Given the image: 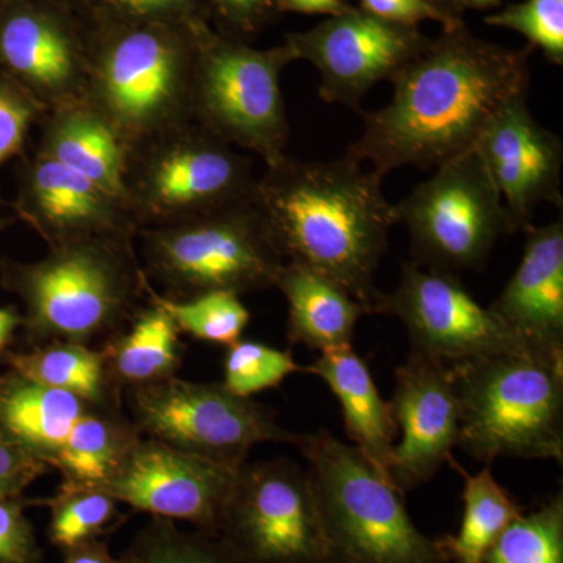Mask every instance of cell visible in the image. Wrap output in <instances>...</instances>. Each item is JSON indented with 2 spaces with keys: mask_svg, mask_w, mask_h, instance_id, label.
Masks as SVG:
<instances>
[{
  "mask_svg": "<svg viewBox=\"0 0 563 563\" xmlns=\"http://www.w3.org/2000/svg\"><path fill=\"white\" fill-rule=\"evenodd\" d=\"M383 180L350 155L329 162L285 157L255 181L252 195L285 261L339 282L368 314L383 295L374 276L398 224Z\"/></svg>",
  "mask_w": 563,
  "mask_h": 563,
  "instance_id": "7a4b0ae2",
  "label": "cell"
},
{
  "mask_svg": "<svg viewBox=\"0 0 563 563\" xmlns=\"http://www.w3.org/2000/svg\"><path fill=\"white\" fill-rule=\"evenodd\" d=\"M292 444L309 463L331 563H450L357 448L328 431L296 433Z\"/></svg>",
  "mask_w": 563,
  "mask_h": 563,
  "instance_id": "8992f818",
  "label": "cell"
},
{
  "mask_svg": "<svg viewBox=\"0 0 563 563\" xmlns=\"http://www.w3.org/2000/svg\"><path fill=\"white\" fill-rule=\"evenodd\" d=\"M29 202L51 246L95 236L128 239L122 203L46 155H41L29 177Z\"/></svg>",
  "mask_w": 563,
  "mask_h": 563,
  "instance_id": "ffe728a7",
  "label": "cell"
},
{
  "mask_svg": "<svg viewBox=\"0 0 563 563\" xmlns=\"http://www.w3.org/2000/svg\"><path fill=\"white\" fill-rule=\"evenodd\" d=\"M433 2L442 7L443 10H446L448 13L453 14V16L462 18L463 9L459 0H433Z\"/></svg>",
  "mask_w": 563,
  "mask_h": 563,
  "instance_id": "ee69618b",
  "label": "cell"
},
{
  "mask_svg": "<svg viewBox=\"0 0 563 563\" xmlns=\"http://www.w3.org/2000/svg\"><path fill=\"white\" fill-rule=\"evenodd\" d=\"M296 62L288 44L255 49L229 38L209 22L198 27L192 114L214 136L261 155L266 165L284 161L288 121L282 70Z\"/></svg>",
  "mask_w": 563,
  "mask_h": 563,
  "instance_id": "ba28073f",
  "label": "cell"
},
{
  "mask_svg": "<svg viewBox=\"0 0 563 563\" xmlns=\"http://www.w3.org/2000/svg\"><path fill=\"white\" fill-rule=\"evenodd\" d=\"M101 351L114 383L128 390L176 376L184 346L176 322L151 302L132 318L128 332L114 333Z\"/></svg>",
  "mask_w": 563,
  "mask_h": 563,
  "instance_id": "484cf974",
  "label": "cell"
},
{
  "mask_svg": "<svg viewBox=\"0 0 563 563\" xmlns=\"http://www.w3.org/2000/svg\"><path fill=\"white\" fill-rule=\"evenodd\" d=\"M255 181L251 162L231 144L203 128L181 129V135L166 136L147 155L135 199L150 217L176 222L247 201Z\"/></svg>",
  "mask_w": 563,
  "mask_h": 563,
  "instance_id": "9a60e30c",
  "label": "cell"
},
{
  "mask_svg": "<svg viewBox=\"0 0 563 563\" xmlns=\"http://www.w3.org/2000/svg\"><path fill=\"white\" fill-rule=\"evenodd\" d=\"M76 14L102 22L207 21L201 0H79Z\"/></svg>",
  "mask_w": 563,
  "mask_h": 563,
  "instance_id": "836d02e7",
  "label": "cell"
},
{
  "mask_svg": "<svg viewBox=\"0 0 563 563\" xmlns=\"http://www.w3.org/2000/svg\"><path fill=\"white\" fill-rule=\"evenodd\" d=\"M431 36L420 27L396 24L355 7L306 32L287 33L296 60L312 63L321 81L318 95L328 103L361 111L366 92L393 77L426 49Z\"/></svg>",
  "mask_w": 563,
  "mask_h": 563,
  "instance_id": "4fadbf2b",
  "label": "cell"
},
{
  "mask_svg": "<svg viewBox=\"0 0 563 563\" xmlns=\"http://www.w3.org/2000/svg\"><path fill=\"white\" fill-rule=\"evenodd\" d=\"M0 361L35 383L73 393L103 409H121L122 388L111 377L102 351L88 344L49 342L25 351L7 350Z\"/></svg>",
  "mask_w": 563,
  "mask_h": 563,
  "instance_id": "d4e9b609",
  "label": "cell"
},
{
  "mask_svg": "<svg viewBox=\"0 0 563 563\" xmlns=\"http://www.w3.org/2000/svg\"><path fill=\"white\" fill-rule=\"evenodd\" d=\"M306 372L290 351L277 350L261 342L239 340L228 346L224 357L225 390L239 398L279 387L292 373Z\"/></svg>",
  "mask_w": 563,
  "mask_h": 563,
  "instance_id": "1f68e13d",
  "label": "cell"
},
{
  "mask_svg": "<svg viewBox=\"0 0 563 563\" xmlns=\"http://www.w3.org/2000/svg\"><path fill=\"white\" fill-rule=\"evenodd\" d=\"M49 466L25 453L0 431V498H16Z\"/></svg>",
  "mask_w": 563,
  "mask_h": 563,
  "instance_id": "f35d334b",
  "label": "cell"
},
{
  "mask_svg": "<svg viewBox=\"0 0 563 563\" xmlns=\"http://www.w3.org/2000/svg\"><path fill=\"white\" fill-rule=\"evenodd\" d=\"M390 404L401 431L391 451L390 476L404 495L428 483L459 444L461 410L450 365L410 351L396 369Z\"/></svg>",
  "mask_w": 563,
  "mask_h": 563,
  "instance_id": "e0dca14e",
  "label": "cell"
},
{
  "mask_svg": "<svg viewBox=\"0 0 563 563\" xmlns=\"http://www.w3.org/2000/svg\"><path fill=\"white\" fill-rule=\"evenodd\" d=\"M288 303V342L313 351L350 346L363 314H368L339 282L299 262L282 266L276 285Z\"/></svg>",
  "mask_w": 563,
  "mask_h": 563,
  "instance_id": "603a6c76",
  "label": "cell"
},
{
  "mask_svg": "<svg viewBox=\"0 0 563 563\" xmlns=\"http://www.w3.org/2000/svg\"><path fill=\"white\" fill-rule=\"evenodd\" d=\"M118 563H240L220 537L184 531L176 521L152 517Z\"/></svg>",
  "mask_w": 563,
  "mask_h": 563,
  "instance_id": "f546056e",
  "label": "cell"
},
{
  "mask_svg": "<svg viewBox=\"0 0 563 563\" xmlns=\"http://www.w3.org/2000/svg\"><path fill=\"white\" fill-rule=\"evenodd\" d=\"M51 247L43 261L7 272V285L25 306V342L91 346L120 332L147 284L128 239L95 236Z\"/></svg>",
  "mask_w": 563,
  "mask_h": 563,
  "instance_id": "5b68a950",
  "label": "cell"
},
{
  "mask_svg": "<svg viewBox=\"0 0 563 563\" xmlns=\"http://www.w3.org/2000/svg\"><path fill=\"white\" fill-rule=\"evenodd\" d=\"M374 313L398 318L412 351L446 365L531 346L490 307L477 302L461 277L413 262L402 266L398 287L380 295Z\"/></svg>",
  "mask_w": 563,
  "mask_h": 563,
  "instance_id": "7c38bea8",
  "label": "cell"
},
{
  "mask_svg": "<svg viewBox=\"0 0 563 563\" xmlns=\"http://www.w3.org/2000/svg\"><path fill=\"white\" fill-rule=\"evenodd\" d=\"M485 563H563V495L507 526Z\"/></svg>",
  "mask_w": 563,
  "mask_h": 563,
  "instance_id": "4dcf8cb0",
  "label": "cell"
},
{
  "mask_svg": "<svg viewBox=\"0 0 563 563\" xmlns=\"http://www.w3.org/2000/svg\"><path fill=\"white\" fill-rule=\"evenodd\" d=\"M35 117V106L24 92L0 85V163L20 151Z\"/></svg>",
  "mask_w": 563,
  "mask_h": 563,
  "instance_id": "74e56055",
  "label": "cell"
},
{
  "mask_svg": "<svg viewBox=\"0 0 563 563\" xmlns=\"http://www.w3.org/2000/svg\"><path fill=\"white\" fill-rule=\"evenodd\" d=\"M279 13L324 14L340 16L350 13L355 7L347 0H277Z\"/></svg>",
  "mask_w": 563,
  "mask_h": 563,
  "instance_id": "ab89813d",
  "label": "cell"
},
{
  "mask_svg": "<svg viewBox=\"0 0 563 563\" xmlns=\"http://www.w3.org/2000/svg\"><path fill=\"white\" fill-rule=\"evenodd\" d=\"M395 207L412 262L454 276L483 268L495 244L517 232L474 151L443 163Z\"/></svg>",
  "mask_w": 563,
  "mask_h": 563,
  "instance_id": "9c48e42d",
  "label": "cell"
},
{
  "mask_svg": "<svg viewBox=\"0 0 563 563\" xmlns=\"http://www.w3.org/2000/svg\"><path fill=\"white\" fill-rule=\"evenodd\" d=\"M461 2L462 9H492V7L498 5L499 0H459Z\"/></svg>",
  "mask_w": 563,
  "mask_h": 563,
  "instance_id": "7bdbcfd3",
  "label": "cell"
},
{
  "mask_svg": "<svg viewBox=\"0 0 563 563\" xmlns=\"http://www.w3.org/2000/svg\"><path fill=\"white\" fill-rule=\"evenodd\" d=\"M450 368L466 454L487 465L563 461V350L528 346Z\"/></svg>",
  "mask_w": 563,
  "mask_h": 563,
  "instance_id": "277c9868",
  "label": "cell"
},
{
  "mask_svg": "<svg viewBox=\"0 0 563 563\" xmlns=\"http://www.w3.org/2000/svg\"><path fill=\"white\" fill-rule=\"evenodd\" d=\"M22 328V314L13 307H0V354L9 350L14 333Z\"/></svg>",
  "mask_w": 563,
  "mask_h": 563,
  "instance_id": "b9f144b4",
  "label": "cell"
},
{
  "mask_svg": "<svg viewBox=\"0 0 563 563\" xmlns=\"http://www.w3.org/2000/svg\"><path fill=\"white\" fill-rule=\"evenodd\" d=\"M133 424L143 435L177 450L240 468L255 444L292 443L276 415L222 384L188 383L174 376L128 388Z\"/></svg>",
  "mask_w": 563,
  "mask_h": 563,
  "instance_id": "30bf717a",
  "label": "cell"
},
{
  "mask_svg": "<svg viewBox=\"0 0 563 563\" xmlns=\"http://www.w3.org/2000/svg\"><path fill=\"white\" fill-rule=\"evenodd\" d=\"M0 65L41 98L69 106L87 84L84 22L73 11L38 0L0 3Z\"/></svg>",
  "mask_w": 563,
  "mask_h": 563,
  "instance_id": "ac0fdd59",
  "label": "cell"
},
{
  "mask_svg": "<svg viewBox=\"0 0 563 563\" xmlns=\"http://www.w3.org/2000/svg\"><path fill=\"white\" fill-rule=\"evenodd\" d=\"M361 9L385 21L413 27H420L424 21L439 22L443 29L463 24L462 18L448 13L433 0H361Z\"/></svg>",
  "mask_w": 563,
  "mask_h": 563,
  "instance_id": "8d00e7d4",
  "label": "cell"
},
{
  "mask_svg": "<svg viewBox=\"0 0 563 563\" xmlns=\"http://www.w3.org/2000/svg\"><path fill=\"white\" fill-rule=\"evenodd\" d=\"M473 151L501 196L515 231H528L542 203L563 209L562 139L536 120L528 95L495 114Z\"/></svg>",
  "mask_w": 563,
  "mask_h": 563,
  "instance_id": "2e32d148",
  "label": "cell"
},
{
  "mask_svg": "<svg viewBox=\"0 0 563 563\" xmlns=\"http://www.w3.org/2000/svg\"><path fill=\"white\" fill-rule=\"evenodd\" d=\"M285 262L252 198L146 233L147 272L181 299L273 288Z\"/></svg>",
  "mask_w": 563,
  "mask_h": 563,
  "instance_id": "52a82bcc",
  "label": "cell"
},
{
  "mask_svg": "<svg viewBox=\"0 0 563 563\" xmlns=\"http://www.w3.org/2000/svg\"><path fill=\"white\" fill-rule=\"evenodd\" d=\"M493 312L526 343L563 350V220L531 225L523 255Z\"/></svg>",
  "mask_w": 563,
  "mask_h": 563,
  "instance_id": "d6986e66",
  "label": "cell"
},
{
  "mask_svg": "<svg viewBox=\"0 0 563 563\" xmlns=\"http://www.w3.org/2000/svg\"><path fill=\"white\" fill-rule=\"evenodd\" d=\"M218 537L240 563H331L312 481L287 459L240 466Z\"/></svg>",
  "mask_w": 563,
  "mask_h": 563,
  "instance_id": "8fae6325",
  "label": "cell"
},
{
  "mask_svg": "<svg viewBox=\"0 0 563 563\" xmlns=\"http://www.w3.org/2000/svg\"><path fill=\"white\" fill-rule=\"evenodd\" d=\"M490 27L523 35L528 46L542 51L555 66L563 65V0H523L484 18Z\"/></svg>",
  "mask_w": 563,
  "mask_h": 563,
  "instance_id": "d6a6232c",
  "label": "cell"
},
{
  "mask_svg": "<svg viewBox=\"0 0 563 563\" xmlns=\"http://www.w3.org/2000/svg\"><path fill=\"white\" fill-rule=\"evenodd\" d=\"M81 22L90 109L124 146L172 132L192 113L198 27L206 21Z\"/></svg>",
  "mask_w": 563,
  "mask_h": 563,
  "instance_id": "3957f363",
  "label": "cell"
},
{
  "mask_svg": "<svg viewBox=\"0 0 563 563\" xmlns=\"http://www.w3.org/2000/svg\"><path fill=\"white\" fill-rule=\"evenodd\" d=\"M38 503L49 507L47 539L62 551L103 539L124 521L120 503L101 485L62 483L52 498Z\"/></svg>",
  "mask_w": 563,
  "mask_h": 563,
  "instance_id": "83f0119b",
  "label": "cell"
},
{
  "mask_svg": "<svg viewBox=\"0 0 563 563\" xmlns=\"http://www.w3.org/2000/svg\"><path fill=\"white\" fill-rule=\"evenodd\" d=\"M239 470L141 433L101 487L133 510L218 537Z\"/></svg>",
  "mask_w": 563,
  "mask_h": 563,
  "instance_id": "5bb4252c",
  "label": "cell"
},
{
  "mask_svg": "<svg viewBox=\"0 0 563 563\" xmlns=\"http://www.w3.org/2000/svg\"><path fill=\"white\" fill-rule=\"evenodd\" d=\"M2 2H3V0H0V3H2Z\"/></svg>",
  "mask_w": 563,
  "mask_h": 563,
  "instance_id": "bcb514c9",
  "label": "cell"
},
{
  "mask_svg": "<svg viewBox=\"0 0 563 563\" xmlns=\"http://www.w3.org/2000/svg\"><path fill=\"white\" fill-rule=\"evenodd\" d=\"M201 3L214 31L246 43L280 16L277 0H201Z\"/></svg>",
  "mask_w": 563,
  "mask_h": 563,
  "instance_id": "e575fe53",
  "label": "cell"
},
{
  "mask_svg": "<svg viewBox=\"0 0 563 563\" xmlns=\"http://www.w3.org/2000/svg\"><path fill=\"white\" fill-rule=\"evenodd\" d=\"M43 155L92 181L111 198L129 202L124 143L90 107L65 106L51 122Z\"/></svg>",
  "mask_w": 563,
  "mask_h": 563,
  "instance_id": "cb8c5ba5",
  "label": "cell"
},
{
  "mask_svg": "<svg viewBox=\"0 0 563 563\" xmlns=\"http://www.w3.org/2000/svg\"><path fill=\"white\" fill-rule=\"evenodd\" d=\"M463 476V517L455 536L437 540L450 563H485L488 551L523 509L509 492L495 479L492 466L477 474H468L448 459Z\"/></svg>",
  "mask_w": 563,
  "mask_h": 563,
  "instance_id": "4316f807",
  "label": "cell"
},
{
  "mask_svg": "<svg viewBox=\"0 0 563 563\" xmlns=\"http://www.w3.org/2000/svg\"><path fill=\"white\" fill-rule=\"evenodd\" d=\"M62 563H118L103 539L90 540L63 551Z\"/></svg>",
  "mask_w": 563,
  "mask_h": 563,
  "instance_id": "60d3db41",
  "label": "cell"
},
{
  "mask_svg": "<svg viewBox=\"0 0 563 563\" xmlns=\"http://www.w3.org/2000/svg\"><path fill=\"white\" fill-rule=\"evenodd\" d=\"M27 499L0 498V563H44L32 521L25 515Z\"/></svg>",
  "mask_w": 563,
  "mask_h": 563,
  "instance_id": "d590c367",
  "label": "cell"
},
{
  "mask_svg": "<svg viewBox=\"0 0 563 563\" xmlns=\"http://www.w3.org/2000/svg\"><path fill=\"white\" fill-rule=\"evenodd\" d=\"M532 47L510 49L474 35L465 22L443 29L390 84V102L362 113L346 155L384 177L402 166L435 169L473 151L507 102L528 95Z\"/></svg>",
  "mask_w": 563,
  "mask_h": 563,
  "instance_id": "6da1fadb",
  "label": "cell"
},
{
  "mask_svg": "<svg viewBox=\"0 0 563 563\" xmlns=\"http://www.w3.org/2000/svg\"><path fill=\"white\" fill-rule=\"evenodd\" d=\"M146 292L151 302L173 318L180 332L199 342L231 346L242 340L251 321L250 310L232 291H207L188 299H173L157 295L147 282Z\"/></svg>",
  "mask_w": 563,
  "mask_h": 563,
  "instance_id": "f1b7e54d",
  "label": "cell"
},
{
  "mask_svg": "<svg viewBox=\"0 0 563 563\" xmlns=\"http://www.w3.org/2000/svg\"><path fill=\"white\" fill-rule=\"evenodd\" d=\"M38 2L49 3V5L58 7V9L76 13V7L79 0H38Z\"/></svg>",
  "mask_w": 563,
  "mask_h": 563,
  "instance_id": "f6af8a7d",
  "label": "cell"
},
{
  "mask_svg": "<svg viewBox=\"0 0 563 563\" xmlns=\"http://www.w3.org/2000/svg\"><path fill=\"white\" fill-rule=\"evenodd\" d=\"M98 409L103 407L13 369L0 374V431L49 468H55L81 424Z\"/></svg>",
  "mask_w": 563,
  "mask_h": 563,
  "instance_id": "44dd1931",
  "label": "cell"
},
{
  "mask_svg": "<svg viewBox=\"0 0 563 563\" xmlns=\"http://www.w3.org/2000/svg\"><path fill=\"white\" fill-rule=\"evenodd\" d=\"M306 373L320 377L342 407L344 428L376 472L391 483L390 459L398 437L391 404L385 401L373 374L361 355L350 346L320 352ZM393 484V483H391Z\"/></svg>",
  "mask_w": 563,
  "mask_h": 563,
  "instance_id": "7402d4cb",
  "label": "cell"
}]
</instances>
